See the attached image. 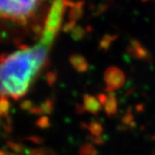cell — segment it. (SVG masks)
I'll list each match as a JSON object with an SVG mask.
<instances>
[{"mask_svg":"<svg viewBox=\"0 0 155 155\" xmlns=\"http://www.w3.org/2000/svg\"><path fill=\"white\" fill-rule=\"evenodd\" d=\"M127 52L133 58L141 60V61H149L151 54L149 51L136 40H132L130 45L127 48Z\"/></svg>","mask_w":155,"mask_h":155,"instance_id":"obj_4","label":"cell"},{"mask_svg":"<svg viewBox=\"0 0 155 155\" xmlns=\"http://www.w3.org/2000/svg\"><path fill=\"white\" fill-rule=\"evenodd\" d=\"M90 131V133L92 135L94 136H100V134L103 133L104 131V127H103V125L98 122H91L88 125V127H87Z\"/></svg>","mask_w":155,"mask_h":155,"instance_id":"obj_8","label":"cell"},{"mask_svg":"<svg viewBox=\"0 0 155 155\" xmlns=\"http://www.w3.org/2000/svg\"><path fill=\"white\" fill-rule=\"evenodd\" d=\"M40 124H41V126H42V127H48V119L46 118V117H43V118L41 120Z\"/></svg>","mask_w":155,"mask_h":155,"instance_id":"obj_17","label":"cell"},{"mask_svg":"<svg viewBox=\"0 0 155 155\" xmlns=\"http://www.w3.org/2000/svg\"><path fill=\"white\" fill-rule=\"evenodd\" d=\"M56 80V73L54 72H50L48 74V81L50 84H53L55 82Z\"/></svg>","mask_w":155,"mask_h":155,"instance_id":"obj_15","label":"cell"},{"mask_svg":"<svg viewBox=\"0 0 155 155\" xmlns=\"http://www.w3.org/2000/svg\"><path fill=\"white\" fill-rule=\"evenodd\" d=\"M79 155H97V150L92 145L84 144L79 149Z\"/></svg>","mask_w":155,"mask_h":155,"instance_id":"obj_9","label":"cell"},{"mask_svg":"<svg viewBox=\"0 0 155 155\" xmlns=\"http://www.w3.org/2000/svg\"><path fill=\"white\" fill-rule=\"evenodd\" d=\"M117 99L115 93L110 92L108 95V100L104 104V110L109 116L116 115L117 112Z\"/></svg>","mask_w":155,"mask_h":155,"instance_id":"obj_7","label":"cell"},{"mask_svg":"<svg viewBox=\"0 0 155 155\" xmlns=\"http://www.w3.org/2000/svg\"><path fill=\"white\" fill-rule=\"evenodd\" d=\"M154 1H155V0H154Z\"/></svg>","mask_w":155,"mask_h":155,"instance_id":"obj_18","label":"cell"},{"mask_svg":"<svg viewBox=\"0 0 155 155\" xmlns=\"http://www.w3.org/2000/svg\"><path fill=\"white\" fill-rule=\"evenodd\" d=\"M104 79L106 84V91L108 92H112L123 86L125 75L119 67L112 66L106 69Z\"/></svg>","mask_w":155,"mask_h":155,"instance_id":"obj_3","label":"cell"},{"mask_svg":"<svg viewBox=\"0 0 155 155\" xmlns=\"http://www.w3.org/2000/svg\"><path fill=\"white\" fill-rule=\"evenodd\" d=\"M83 102L84 110L93 115H97L102 110V104L94 96L89 94L84 95Z\"/></svg>","mask_w":155,"mask_h":155,"instance_id":"obj_5","label":"cell"},{"mask_svg":"<svg viewBox=\"0 0 155 155\" xmlns=\"http://www.w3.org/2000/svg\"><path fill=\"white\" fill-rule=\"evenodd\" d=\"M90 141H91L95 145H103L105 142V139L102 136H94V135H91L89 137Z\"/></svg>","mask_w":155,"mask_h":155,"instance_id":"obj_13","label":"cell"},{"mask_svg":"<svg viewBox=\"0 0 155 155\" xmlns=\"http://www.w3.org/2000/svg\"><path fill=\"white\" fill-rule=\"evenodd\" d=\"M84 36V30L83 28L80 27H77L73 29L72 33V37L74 40H76V41L81 40V39H83Z\"/></svg>","mask_w":155,"mask_h":155,"instance_id":"obj_12","label":"cell"},{"mask_svg":"<svg viewBox=\"0 0 155 155\" xmlns=\"http://www.w3.org/2000/svg\"><path fill=\"white\" fill-rule=\"evenodd\" d=\"M69 61L77 72H85L89 69L88 61L84 56L80 54H72L69 57Z\"/></svg>","mask_w":155,"mask_h":155,"instance_id":"obj_6","label":"cell"},{"mask_svg":"<svg viewBox=\"0 0 155 155\" xmlns=\"http://www.w3.org/2000/svg\"><path fill=\"white\" fill-rule=\"evenodd\" d=\"M42 0H0V19L24 23L34 17Z\"/></svg>","mask_w":155,"mask_h":155,"instance_id":"obj_2","label":"cell"},{"mask_svg":"<svg viewBox=\"0 0 155 155\" xmlns=\"http://www.w3.org/2000/svg\"><path fill=\"white\" fill-rule=\"evenodd\" d=\"M97 100L99 101V103L101 104H105V103L108 100V96L104 93H101V94H98L97 96Z\"/></svg>","mask_w":155,"mask_h":155,"instance_id":"obj_14","label":"cell"},{"mask_svg":"<svg viewBox=\"0 0 155 155\" xmlns=\"http://www.w3.org/2000/svg\"><path fill=\"white\" fill-rule=\"evenodd\" d=\"M48 46L42 41L0 59V99H18L27 93L47 61Z\"/></svg>","mask_w":155,"mask_h":155,"instance_id":"obj_1","label":"cell"},{"mask_svg":"<svg viewBox=\"0 0 155 155\" xmlns=\"http://www.w3.org/2000/svg\"><path fill=\"white\" fill-rule=\"evenodd\" d=\"M116 35H106L104 36V38L102 39V41H100L99 47L101 49L103 50H108L111 42L116 39Z\"/></svg>","mask_w":155,"mask_h":155,"instance_id":"obj_10","label":"cell"},{"mask_svg":"<svg viewBox=\"0 0 155 155\" xmlns=\"http://www.w3.org/2000/svg\"><path fill=\"white\" fill-rule=\"evenodd\" d=\"M84 111H86L84 110V107L83 105H80V104H78L77 105H76V112H77L78 114H83Z\"/></svg>","mask_w":155,"mask_h":155,"instance_id":"obj_16","label":"cell"},{"mask_svg":"<svg viewBox=\"0 0 155 155\" xmlns=\"http://www.w3.org/2000/svg\"><path fill=\"white\" fill-rule=\"evenodd\" d=\"M122 122L124 125H128L130 127H135V122H134V120L133 114L130 111V110H127V113L122 117Z\"/></svg>","mask_w":155,"mask_h":155,"instance_id":"obj_11","label":"cell"}]
</instances>
